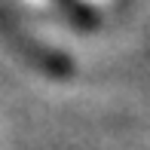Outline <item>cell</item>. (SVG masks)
Masks as SVG:
<instances>
[{
  "label": "cell",
  "instance_id": "7a4b0ae2",
  "mask_svg": "<svg viewBox=\"0 0 150 150\" xmlns=\"http://www.w3.org/2000/svg\"><path fill=\"white\" fill-rule=\"evenodd\" d=\"M55 3L61 6V12L67 16L71 25H77V28H83V31L98 28V16H95V9L86 6L83 0H55Z\"/></svg>",
  "mask_w": 150,
  "mask_h": 150
},
{
  "label": "cell",
  "instance_id": "6da1fadb",
  "mask_svg": "<svg viewBox=\"0 0 150 150\" xmlns=\"http://www.w3.org/2000/svg\"><path fill=\"white\" fill-rule=\"evenodd\" d=\"M0 43H3L9 52H16L28 67L40 71L43 77L67 80V77H74V71H77L74 61L67 58L64 52H58V49H52V46L40 43V40L34 37V34L25 31L22 22H18L16 16H9L3 6H0Z\"/></svg>",
  "mask_w": 150,
  "mask_h": 150
}]
</instances>
